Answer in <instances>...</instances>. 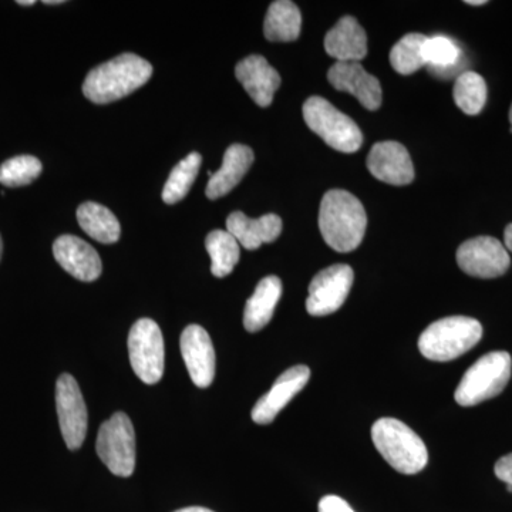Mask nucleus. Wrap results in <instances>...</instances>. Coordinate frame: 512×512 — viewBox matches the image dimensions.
Returning a JSON list of instances; mask_svg holds the SVG:
<instances>
[{
	"label": "nucleus",
	"mask_w": 512,
	"mask_h": 512,
	"mask_svg": "<svg viewBox=\"0 0 512 512\" xmlns=\"http://www.w3.org/2000/svg\"><path fill=\"white\" fill-rule=\"evenodd\" d=\"M507 490L510 491V493H512V487L511 485H507Z\"/></svg>",
	"instance_id": "39"
},
{
	"label": "nucleus",
	"mask_w": 512,
	"mask_h": 512,
	"mask_svg": "<svg viewBox=\"0 0 512 512\" xmlns=\"http://www.w3.org/2000/svg\"><path fill=\"white\" fill-rule=\"evenodd\" d=\"M211 258V272L215 278H225L234 271L241 256V245L228 231H212L205 239Z\"/></svg>",
	"instance_id": "24"
},
{
	"label": "nucleus",
	"mask_w": 512,
	"mask_h": 512,
	"mask_svg": "<svg viewBox=\"0 0 512 512\" xmlns=\"http://www.w3.org/2000/svg\"><path fill=\"white\" fill-rule=\"evenodd\" d=\"M56 406L64 443L70 450H77L86 439L89 416L79 383L72 375L64 373L57 380Z\"/></svg>",
	"instance_id": "11"
},
{
	"label": "nucleus",
	"mask_w": 512,
	"mask_h": 512,
	"mask_svg": "<svg viewBox=\"0 0 512 512\" xmlns=\"http://www.w3.org/2000/svg\"><path fill=\"white\" fill-rule=\"evenodd\" d=\"M63 0H45V5H60Z\"/></svg>",
	"instance_id": "36"
},
{
	"label": "nucleus",
	"mask_w": 512,
	"mask_h": 512,
	"mask_svg": "<svg viewBox=\"0 0 512 512\" xmlns=\"http://www.w3.org/2000/svg\"><path fill=\"white\" fill-rule=\"evenodd\" d=\"M309 379L311 369L308 366H293L286 370L276 379L272 389L256 402L252 410V420L256 424L272 423L286 404L308 384Z\"/></svg>",
	"instance_id": "15"
},
{
	"label": "nucleus",
	"mask_w": 512,
	"mask_h": 512,
	"mask_svg": "<svg viewBox=\"0 0 512 512\" xmlns=\"http://www.w3.org/2000/svg\"><path fill=\"white\" fill-rule=\"evenodd\" d=\"M43 165L33 156L10 158L0 165V184L5 187H22L33 183L42 174Z\"/></svg>",
	"instance_id": "29"
},
{
	"label": "nucleus",
	"mask_w": 512,
	"mask_h": 512,
	"mask_svg": "<svg viewBox=\"0 0 512 512\" xmlns=\"http://www.w3.org/2000/svg\"><path fill=\"white\" fill-rule=\"evenodd\" d=\"M372 440L384 460L399 473L413 476L427 466L426 444L403 421L392 417L377 420L373 424Z\"/></svg>",
	"instance_id": "3"
},
{
	"label": "nucleus",
	"mask_w": 512,
	"mask_h": 512,
	"mask_svg": "<svg viewBox=\"0 0 512 512\" xmlns=\"http://www.w3.org/2000/svg\"><path fill=\"white\" fill-rule=\"evenodd\" d=\"M175 512H214L211 510H208V508H202V507H188L183 508V510H178Z\"/></svg>",
	"instance_id": "33"
},
{
	"label": "nucleus",
	"mask_w": 512,
	"mask_h": 512,
	"mask_svg": "<svg viewBox=\"0 0 512 512\" xmlns=\"http://www.w3.org/2000/svg\"><path fill=\"white\" fill-rule=\"evenodd\" d=\"M353 269L349 265H333L320 271L309 285L306 311L312 316L332 315L342 308L352 289Z\"/></svg>",
	"instance_id": "9"
},
{
	"label": "nucleus",
	"mask_w": 512,
	"mask_h": 512,
	"mask_svg": "<svg viewBox=\"0 0 512 512\" xmlns=\"http://www.w3.org/2000/svg\"><path fill=\"white\" fill-rule=\"evenodd\" d=\"M427 36L421 33H409L402 37L390 52V63L397 73L403 76L416 73L426 66L423 57V46Z\"/></svg>",
	"instance_id": "27"
},
{
	"label": "nucleus",
	"mask_w": 512,
	"mask_h": 512,
	"mask_svg": "<svg viewBox=\"0 0 512 512\" xmlns=\"http://www.w3.org/2000/svg\"><path fill=\"white\" fill-rule=\"evenodd\" d=\"M254 163V151L242 144H232L225 151L222 167L212 174L207 185V197L218 200L234 190Z\"/></svg>",
	"instance_id": "20"
},
{
	"label": "nucleus",
	"mask_w": 512,
	"mask_h": 512,
	"mask_svg": "<svg viewBox=\"0 0 512 512\" xmlns=\"http://www.w3.org/2000/svg\"><path fill=\"white\" fill-rule=\"evenodd\" d=\"M97 454L114 476L130 477L136 468V433L127 414L116 413L100 426Z\"/></svg>",
	"instance_id": "7"
},
{
	"label": "nucleus",
	"mask_w": 512,
	"mask_h": 512,
	"mask_svg": "<svg viewBox=\"0 0 512 512\" xmlns=\"http://www.w3.org/2000/svg\"><path fill=\"white\" fill-rule=\"evenodd\" d=\"M235 76L258 106L268 107L281 86V76L264 56L245 57L235 67Z\"/></svg>",
	"instance_id": "17"
},
{
	"label": "nucleus",
	"mask_w": 512,
	"mask_h": 512,
	"mask_svg": "<svg viewBox=\"0 0 512 512\" xmlns=\"http://www.w3.org/2000/svg\"><path fill=\"white\" fill-rule=\"evenodd\" d=\"M483 338L477 319L450 316L431 323L419 339L421 355L433 362H450L474 348Z\"/></svg>",
	"instance_id": "4"
},
{
	"label": "nucleus",
	"mask_w": 512,
	"mask_h": 512,
	"mask_svg": "<svg viewBox=\"0 0 512 512\" xmlns=\"http://www.w3.org/2000/svg\"><path fill=\"white\" fill-rule=\"evenodd\" d=\"M494 471L495 476L512 487V453L508 454V456L501 457L500 460L495 463Z\"/></svg>",
	"instance_id": "31"
},
{
	"label": "nucleus",
	"mask_w": 512,
	"mask_h": 512,
	"mask_svg": "<svg viewBox=\"0 0 512 512\" xmlns=\"http://www.w3.org/2000/svg\"><path fill=\"white\" fill-rule=\"evenodd\" d=\"M131 367L141 382L156 384L164 375V338L153 319H140L128 335Z\"/></svg>",
	"instance_id": "8"
},
{
	"label": "nucleus",
	"mask_w": 512,
	"mask_h": 512,
	"mask_svg": "<svg viewBox=\"0 0 512 512\" xmlns=\"http://www.w3.org/2000/svg\"><path fill=\"white\" fill-rule=\"evenodd\" d=\"M367 228L362 202L345 190H330L323 195L319 210V229L323 239L335 251H355Z\"/></svg>",
	"instance_id": "1"
},
{
	"label": "nucleus",
	"mask_w": 512,
	"mask_h": 512,
	"mask_svg": "<svg viewBox=\"0 0 512 512\" xmlns=\"http://www.w3.org/2000/svg\"><path fill=\"white\" fill-rule=\"evenodd\" d=\"M423 57L431 72L443 74L457 66L461 59V50L450 37H427L423 46Z\"/></svg>",
	"instance_id": "28"
},
{
	"label": "nucleus",
	"mask_w": 512,
	"mask_h": 512,
	"mask_svg": "<svg viewBox=\"0 0 512 512\" xmlns=\"http://www.w3.org/2000/svg\"><path fill=\"white\" fill-rule=\"evenodd\" d=\"M367 168L377 180L390 185H409L414 180V167L409 151L396 141H382L370 150Z\"/></svg>",
	"instance_id": "14"
},
{
	"label": "nucleus",
	"mask_w": 512,
	"mask_h": 512,
	"mask_svg": "<svg viewBox=\"0 0 512 512\" xmlns=\"http://www.w3.org/2000/svg\"><path fill=\"white\" fill-rule=\"evenodd\" d=\"M53 255L64 271L83 282L99 279L103 264L92 245L74 235H62L53 244Z\"/></svg>",
	"instance_id": "16"
},
{
	"label": "nucleus",
	"mask_w": 512,
	"mask_h": 512,
	"mask_svg": "<svg viewBox=\"0 0 512 512\" xmlns=\"http://www.w3.org/2000/svg\"><path fill=\"white\" fill-rule=\"evenodd\" d=\"M201 164V154L191 153L175 165L164 185L163 195H161L165 204H177L187 197L195 178H197L198 171H200Z\"/></svg>",
	"instance_id": "25"
},
{
	"label": "nucleus",
	"mask_w": 512,
	"mask_h": 512,
	"mask_svg": "<svg viewBox=\"0 0 512 512\" xmlns=\"http://www.w3.org/2000/svg\"><path fill=\"white\" fill-rule=\"evenodd\" d=\"M467 5H471V6H481V5H485V0H467Z\"/></svg>",
	"instance_id": "34"
},
{
	"label": "nucleus",
	"mask_w": 512,
	"mask_h": 512,
	"mask_svg": "<svg viewBox=\"0 0 512 512\" xmlns=\"http://www.w3.org/2000/svg\"><path fill=\"white\" fill-rule=\"evenodd\" d=\"M326 53L338 62H362L367 56L365 29L352 16H345L325 37Z\"/></svg>",
	"instance_id": "19"
},
{
	"label": "nucleus",
	"mask_w": 512,
	"mask_h": 512,
	"mask_svg": "<svg viewBox=\"0 0 512 512\" xmlns=\"http://www.w3.org/2000/svg\"><path fill=\"white\" fill-rule=\"evenodd\" d=\"M151 74L153 66L146 59L124 53L87 74L83 93L93 103H113L144 86L151 79Z\"/></svg>",
	"instance_id": "2"
},
{
	"label": "nucleus",
	"mask_w": 512,
	"mask_h": 512,
	"mask_svg": "<svg viewBox=\"0 0 512 512\" xmlns=\"http://www.w3.org/2000/svg\"><path fill=\"white\" fill-rule=\"evenodd\" d=\"M303 119L313 133L340 153H356L363 144L359 126L323 97L313 96L303 104Z\"/></svg>",
	"instance_id": "6"
},
{
	"label": "nucleus",
	"mask_w": 512,
	"mask_h": 512,
	"mask_svg": "<svg viewBox=\"0 0 512 512\" xmlns=\"http://www.w3.org/2000/svg\"><path fill=\"white\" fill-rule=\"evenodd\" d=\"M282 296V282L278 276H266L256 286L254 295L248 299L244 312V326L248 332L255 333L264 329Z\"/></svg>",
	"instance_id": "21"
},
{
	"label": "nucleus",
	"mask_w": 512,
	"mask_h": 512,
	"mask_svg": "<svg viewBox=\"0 0 512 512\" xmlns=\"http://www.w3.org/2000/svg\"><path fill=\"white\" fill-rule=\"evenodd\" d=\"M180 346L192 383L201 389L210 387L215 377V349L207 330L200 325L187 326Z\"/></svg>",
	"instance_id": "12"
},
{
	"label": "nucleus",
	"mask_w": 512,
	"mask_h": 512,
	"mask_svg": "<svg viewBox=\"0 0 512 512\" xmlns=\"http://www.w3.org/2000/svg\"><path fill=\"white\" fill-rule=\"evenodd\" d=\"M510 121H511V127H512V106H511V110H510Z\"/></svg>",
	"instance_id": "38"
},
{
	"label": "nucleus",
	"mask_w": 512,
	"mask_h": 512,
	"mask_svg": "<svg viewBox=\"0 0 512 512\" xmlns=\"http://www.w3.org/2000/svg\"><path fill=\"white\" fill-rule=\"evenodd\" d=\"M511 370L510 353H487L464 373L454 393V399L463 407L476 406L485 400L493 399L503 392L510 382Z\"/></svg>",
	"instance_id": "5"
},
{
	"label": "nucleus",
	"mask_w": 512,
	"mask_h": 512,
	"mask_svg": "<svg viewBox=\"0 0 512 512\" xmlns=\"http://www.w3.org/2000/svg\"><path fill=\"white\" fill-rule=\"evenodd\" d=\"M457 264L461 271L474 278L493 279L508 271L511 259L497 238L477 237L460 245Z\"/></svg>",
	"instance_id": "10"
},
{
	"label": "nucleus",
	"mask_w": 512,
	"mask_h": 512,
	"mask_svg": "<svg viewBox=\"0 0 512 512\" xmlns=\"http://www.w3.org/2000/svg\"><path fill=\"white\" fill-rule=\"evenodd\" d=\"M301 10L289 0L271 3L264 22V33L269 42H293L301 35Z\"/></svg>",
	"instance_id": "22"
},
{
	"label": "nucleus",
	"mask_w": 512,
	"mask_h": 512,
	"mask_svg": "<svg viewBox=\"0 0 512 512\" xmlns=\"http://www.w3.org/2000/svg\"><path fill=\"white\" fill-rule=\"evenodd\" d=\"M20 6H33L35 5V0H19Z\"/></svg>",
	"instance_id": "35"
},
{
	"label": "nucleus",
	"mask_w": 512,
	"mask_h": 512,
	"mask_svg": "<svg viewBox=\"0 0 512 512\" xmlns=\"http://www.w3.org/2000/svg\"><path fill=\"white\" fill-rule=\"evenodd\" d=\"M227 231L241 247L254 251L264 244L276 241L282 232V220L275 214L261 218H249L244 212L235 211L227 220Z\"/></svg>",
	"instance_id": "18"
},
{
	"label": "nucleus",
	"mask_w": 512,
	"mask_h": 512,
	"mask_svg": "<svg viewBox=\"0 0 512 512\" xmlns=\"http://www.w3.org/2000/svg\"><path fill=\"white\" fill-rule=\"evenodd\" d=\"M329 83L339 92L353 94L367 110L382 106L383 93L379 80L357 62H336L328 72Z\"/></svg>",
	"instance_id": "13"
},
{
	"label": "nucleus",
	"mask_w": 512,
	"mask_h": 512,
	"mask_svg": "<svg viewBox=\"0 0 512 512\" xmlns=\"http://www.w3.org/2000/svg\"><path fill=\"white\" fill-rule=\"evenodd\" d=\"M319 512H355L345 500L338 495H326L319 501Z\"/></svg>",
	"instance_id": "30"
},
{
	"label": "nucleus",
	"mask_w": 512,
	"mask_h": 512,
	"mask_svg": "<svg viewBox=\"0 0 512 512\" xmlns=\"http://www.w3.org/2000/svg\"><path fill=\"white\" fill-rule=\"evenodd\" d=\"M504 247L507 251L512 252V224L507 225L504 231Z\"/></svg>",
	"instance_id": "32"
},
{
	"label": "nucleus",
	"mask_w": 512,
	"mask_h": 512,
	"mask_svg": "<svg viewBox=\"0 0 512 512\" xmlns=\"http://www.w3.org/2000/svg\"><path fill=\"white\" fill-rule=\"evenodd\" d=\"M453 96L458 109L468 116H476L484 109L487 101V84L476 72L460 74L454 86Z\"/></svg>",
	"instance_id": "26"
},
{
	"label": "nucleus",
	"mask_w": 512,
	"mask_h": 512,
	"mask_svg": "<svg viewBox=\"0 0 512 512\" xmlns=\"http://www.w3.org/2000/svg\"><path fill=\"white\" fill-rule=\"evenodd\" d=\"M77 221L87 235L101 244H114L120 239L121 227L116 215L97 202H84L80 205Z\"/></svg>",
	"instance_id": "23"
},
{
	"label": "nucleus",
	"mask_w": 512,
	"mask_h": 512,
	"mask_svg": "<svg viewBox=\"0 0 512 512\" xmlns=\"http://www.w3.org/2000/svg\"><path fill=\"white\" fill-rule=\"evenodd\" d=\"M2 251H3V244H2V238H0V258H2Z\"/></svg>",
	"instance_id": "37"
}]
</instances>
